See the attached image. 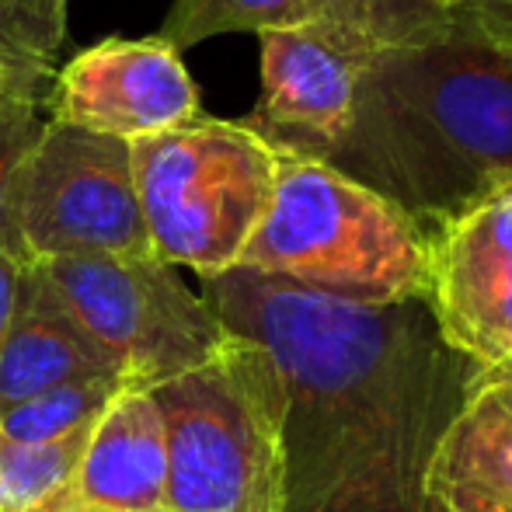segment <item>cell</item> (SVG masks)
<instances>
[{
  "label": "cell",
  "mask_w": 512,
  "mask_h": 512,
  "mask_svg": "<svg viewBox=\"0 0 512 512\" xmlns=\"http://www.w3.org/2000/svg\"><path fill=\"white\" fill-rule=\"evenodd\" d=\"M203 300L283 377L286 512H429V457L474 373H453L425 300L363 304L241 265Z\"/></svg>",
  "instance_id": "obj_1"
},
{
  "label": "cell",
  "mask_w": 512,
  "mask_h": 512,
  "mask_svg": "<svg viewBox=\"0 0 512 512\" xmlns=\"http://www.w3.org/2000/svg\"><path fill=\"white\" fill-rule=\"evenodd\" d=\"M324 164L422 230L512 182V42L460 7L401 0Z\"/></svg>",
  "instance_id": "obj_2"
},
{
  "label": "cell",
  "mask_w": 512,
  "mask_h": 512,
  "mask_svg": "<svg viewBox=\"0 0 512 512\" xmlns=\"http://www.w3.org/2000/svg\"><path fill=\"white\" fill-rule=\"evenodd\" d=\"M150 398L168 446L164 512H286V391L262 345L227 331Z\"/></svg>",
  "instance_id": "obj_3"
},
{
  "label": "cell",
  "mask_w": 512,
  "mask_h": 512,
  "mask_svg": "<svg viewBox=\"0 0 512 512\" xmlns=\"http://www.w3.org/2000/svg\"><path fill=\"white\" fill-rule=\"evenodd\" d=\"M241 269L363 304H405L425 297V230L331 164L279 154Z\"/></svg>",
  "instance_id": "obj_4"
},
{
  "label": "cell",
  "mask_w": 512,
  "mask_h": 512,
  "mask_svg": "<svg viewBox=\"0 0 512 512\" xmlns=\"http://www.w3.org/2000/svg\"><path fill=\"white\" fill-rule=\"evenodd\" d=\"M129 154L150 251L199 279L237 269L272 203L276 150L241 122L199 115Z\"/></svg>",
  "instance_id": "obj_5"
},
{
  "label": "cell",
  "mask_w": 512,
  "mask_h": 512,
  "mask_svg": "<svg viewBox=\"0 0 512 512\" xmlns=\"http://www.w3.org/2000/svg\"><path fill=\"white\" fill-rule=\"evenodd\" d=\"M39 269L105 363L143 387L199 366L227 338L203 293L157 255H74Z\"/></svg>",
  "instance_id": "obj_6"
},
{
  "label": "cell",
  "mask_w": 512,
  "mask_h": 512,
  "mask_svg": "<svg viewBox=\"0 0 512 512\" xmlns=\"http://www.w3.org/2000/svg\"><path fill=\"white\" fill-rule=\"evenodd\" d=\"M401 0L363 14H321L262 32V95L248 119L276 154L328 161L352 126L356 91L391 35Z\"/></svg>",
  "instance_id": "obj_7"
},
{
  "label": "cell",
  "mask_w": 512,
  "mask_h": 512,
  "mask_svg": "<svg viewBox=\"0 0 512 512\" xmlns=\"http://www.w3.org/2000/svg\"><path fill=\"white\" fill-rule=\"evenodd\" d=\"M21 241L32 262L74 255H154L126 140L46 122L28 161Z\"/></svg>",
  "instance_id": "obj_8"
},
{
  "label": "cell",
  "mask_w": 512,
  "mask_h": 512,
  "mask_svg": "<svg viewBox=\"0 0 512 512\" xmlns=\"http://www.w3.org/2000/svg\"><path fill=\"white\" fill-rule=\"evenodd\" d=\"M422 300L460 363L512 370V182L425 230Z\"/></svg>",
  "instance_id": "obj_9"
},
{
  "label": "cell",
  "mask_w": 512,
  "mask_h": 512,
  "mask_svg": "<svg viewBox=\"0 0 512 512\" xmlns=\"http://www.w3.org/2000/svg\"><path fill=\"white\" fill-rule=\"evenodd\" d=\"M46 119L115 140H150L203 115L199 88L171 42L102 39L56 70Z\"/></svg>",
  "instance_id": "obj_10"
},
{
  "label": "cell",
  "mask_w": 512,
  "mask_h": 512,
  "mask_svg": "<svg viewBox=\"0 0 512 512\" xmlns=\"http://www.w3.org/2000/svg\"><path fill=\"white\" fill-rule=\"evenodd\" d=\"M429 512H512V370L474 373L425 471Z\"/></svg>",
  "instance_id": "obj_11"
},
{
  "label": "cell",
  "mask_w": 512,
  "mask_h": 512,
  "mask_svg": "<svg viewBox=\"0 0 512 512\" xmlns=\"http://www.w3.org/2000/svg\"><path fill=\"white\" fill-rule=\"evenodd\" d=\"M168 446L150 387H129L91 425L67 506L164 512Z\"/></svg>",
  "instance_id": "obj_12"
},
{
  "label": "cell",
  "mask_w": 512,
  "mask_h": 512,
  "mask_svg": "<svg viewBox=\"0 0 512 512\" xmlns=\"http://www.w3.org/2000/svg\"><path fill=\"white\" fill-rule=\"evenodd\" d=\"M112 370L84 328L74 321L39 262L21 276L18 310L0 349V411L84 373Z\"/></svg>",
  "instance_id": "obj_13"
},
{
  "label": "cell",
  "mask_w": 512,
  "mask_h": 512,
  "mask_svg": "<svg viewBox=\"0 0 512 512\" xmlns=\"http://www.w3.org/2000/svg\"><path fill=\"white\" fill-rule=\"evenodd\" d=\"M129 387L143 384L115 370L84 373V377L49 387V391L21 401V405L4 408L0 411V432L25 446L60 443V439H70L77 432H88L98 422V415Z\"/></svg>",
  "instance_id": "obj_14"
},
{
  "label": "cell",
  "mask_w": 512,
  "mask_h": 512,
  "mask_svg": "<svg viewBox=\"0 0 512 512\" xmlns=\"http://www.w3.org/2000/svg\"><path fill=\"white\" fill-rule=\"evenodd\" d=\"M88 432L46 446L14 443L0 432V512H53L67 506Z\"/></svg>",
  "instance_id": "obj_15"
},
{
  "label": "cell",
  "mask_w": 512,
  "mask_h": 512,
  "mask_svg": "<svg viewBox=\"0 0 512 512\" xmlns=\"http://www.w3.org/2000/svg\"><path fill=\"white\" fill-rule=\"evenodd\" d=\"M317 18L310 0H175L161 25V39L182 53L227 32H276Z\"/></svg>",
  "instance_id": "obj_16"
},
{
  "label": "cell",
  "mask_w": 512,
  "mask_h": 512,
  "mask_svg": "<svg viewBox=\"0 0 512 512\" xmlns=\"http://www.w3.org/2000/svg\"><path fill=\"white\" fill-rule=\"evenodd\" d=\"M42 98L21 91H0V251L32 262L21 241V199L25 175L39 136L46 129Z\"/></svg>",
  "instance_id": "obj_17"
},
{
  "label": "cell",
  "mask_w": 512,
  "mask_h": 512,
  "mask_svg": "<svg viewBox=\"0 0 512 512\" xmlns=\"http://www.w3.org/2000/svg\"><path fill=\"white\" fill-rule=\"evenodd\" d=\"M0 21L14 46L46 70H60L67 42V0H0Z\"/></svg>",
  "instance_id": "obj_18"
},
{
  "label": "cell",
  "mask_w": 512,
  "mask_h": 512,
  "mask_svg": "<svg viewBox=\"0 0 512 512\" xmlns=\"http://www.w3.org/2000/svg\"><path fill=\"white\" fill-rule=\"evenodd\" d=\"M0 70H4L7 77H14L21 88L35 91L42 102H46V91H49V84H53V77H56L53 70L39 67V63L28 60V56L21 53L18 46H14V39L7 35L4 21H0Z\"/></svg>",
  "instance_id": "obj_19"
},
{
  "label": "cell",
  "mask_w": 512,
  "mask_h": 512,
  "mask_svg": "<svg viewBox=\"0 0 512 512\" xmlns=\"http://www.w3.org/2000/svg\"><path fill=\"white\" fill-rule=\"evenodd\" d=\"M32 262L18 255L0 251V349L7 342V331L14 324V310H18V293H21V276Z\"/></svg>",
  "instance_id": "obj_20"
},
{
  "label": "cell",
  "mask_w": 512,
  "mask_h": 512,
  "mask_svg": "<svg viewBox=\"0 0 512 512\" xmlns=\"http://www.w3.org/2000/svg\"><path fill=\"white\" fill-rule=\"evenodd\" d=\"M457 7L512 42V0H457Z\"/></svg>",
  "instance_id": "obj_21"
},
{
  "label": "cell",
  "mask_w": 512,
  "mask_h": 512,
  "mask_svg": "<svg viewBox=\"0 0 512 512\" xmlns=\"http://www.w3.org/2000/svg\"><path fill=\"white\" fill-rule=\"evenodd\" d=\"M310 4H314L317 18H321V14H363L387 4V0H310Z\"/></svg>",
  "instance_id": "obj_22"
},
{
  "label": "cell",
  "mask_w": 512,
  "mask_h": 512,
  "mask_svg": "<svg viewBox=\"0 0 512 512\" xmlns=\"http://www.w3.org/2000/svg\"><path fill=\"white\" fill-rule=\"evenodd\" d=\"M0 91H21V95H32V98H39L35 95V91H28V88H21L18 81H14V77H7L4 70H0Z\"/></svg>",
  "instance_id": "obj_23"
},
{
  "label": "cell",
  "mask_w": 512,
  "mask_h": 512,
  "mask_svg": "<svg viewBox=\"0 0 512 512\" xmlns=\"http://www.w3.org/2000/svg\"><path fill=\"white\" fill-rule=\"evenodd\" d=\"M53 512H112V509H91V506H63V509H53Z\"/></svg>",
  "instance_id": "obj_24"
},
{
  "label": "cell",
  "mask_w": 512,
  "mask_h": 512,
  "mask_svg": "<svg viewBox=\"0 0 512 512\" xmlns=\"http://www.w3.org/2000/svg\"><path fill=\"white\" fill-rule=\"evenodd\" d=\"M432 7H457V0H429Z\"/></svg>",
  "instance_id": "obj_25"
}]
</instances>
